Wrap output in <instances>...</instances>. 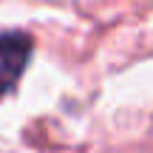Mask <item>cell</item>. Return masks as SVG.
I'll list each match as a JSON object with an SVG mask.
<instances>
[{
	"instance_id": "cell-1",
	"label": "cell",
	"mask_w": 153,
	"mask_h": 153,
	"mask_svg": "<svg viewBox=\"0 0 153 153\" xmlns=\"http://www.w3.org/2000/svg\"><path fill=\"white\" fill-rule=\"evenodd\" d=\"M31 60V37L26 31H0V97L14 91Z\"/></svg>"
}]
</instances>
